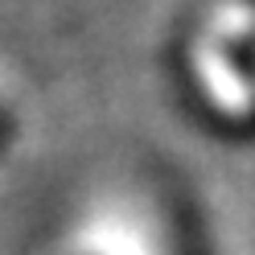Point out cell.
Here are the masks:
<instances>
[{
	"mask_svg": "<svg viewBox=\"0 0 255 255\" xmlns=\"http://www.w3.org/2000/svg\"><path fill=\"white\" fill-rule=\"evenodd\" d=\"M181 78L206 116L255 128V0H206L181 33Z\"/></svg>",
	"mask_w": 255,
	"mask_h": 255,
	"instance_id": "1",
	"label": "cell"
},
{
	"mask_svg": "<svg viewBox=\"0 0 255 255\" xmlns=\"http://www.w3.org/2000/svg\"><path fill=\"white\" fill-rule=\"evenodd\" d=\"M62 255H152V247L136 222L120 214H103L95 222H83V231L70 239V247Z\"/></svg>",
	"mask_w": 255,
	"mask_h": 255,
	"instance_id": "2",
	"label": "cell"
},
{
	"mask_svg": "<svg viewBox=\"0 0 255 255\" xmlns=\"http://www.w3.org/2000/svg\"><path fill=\"white\" fill-rule=\"evenodd\" d=\"M4 124H8V91L0 83V136H4Z\"/></svg>",
	"mask_w": 255,
	"mask_h": 255,
	"instance_id": "3",
	"label": "cell"
}]
</instances>
